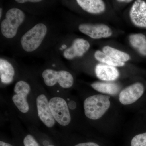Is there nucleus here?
Listing matches in <instances>:
<instances>
[{"label": "nucleus", "instance_id": "obj_1", "mask_svg": "<svg viewBox=\"0 0 146 146\" xmlns=\"http://www.w3.org/2000/svg\"><path fill=\"white\" fill-rule=\"evenodd\" d=\"M110 97L105 95H94L88 97L84 102V113L91 120H98L102 117L110 106Z\"/></svg>", "mask_w": 146, "mask_h": 146}, {"label": "nucleus", "instance_id": "obj_2", "mask_svg": "<svg viewBox=\"0 0 146 146\" xmlns=\"http://www.w3.org/2000/svg\"><path fill=\"white\" fill-rule=\"evenodd\" d=\"M25 19V13L21 9L17 8L9 9L6 13L5 18L1 23V31L3 35L8 39L14 37Z\"/></svg>", "mask_w": 146, "mask_h": 146}, {"label": "nucleus", "instance_id": "obj_3", "mask_svg": "<svg viewBox=\"0 0 146 146\" xmlns=\"http://www.w3.org/2000/svg\"><path fill=\"white\" fill-rule=\"evenodd\" d=\"M47 32L44 24H36L29 30L21 37L22 48L27 52H32L37 49L42 44Z\"/></svg>", "mask_w": 146, "mask_h": 146}, {"label": "nucleus", "instance_id": "obj_4", "mask_svg": "<svg viewBox=\"0 0 146 146\" xmlns=\"http://www.w3.org/2000/svg\"><path fill=\"white\" fill-rule=\"evenodd\" d=\"M50 109L56 121L66 126L71 122V117L67 102L63 98L54 97L49 101Z\"/></svg>", "mask_w": 146, "mask_h": 146}, {"label": "nucleus", "instance_id": "obj_5", "mask_svg": "<svg viewBox=\"0 0 146 146\" xmlns=\"http://www.w3.org/2000/svg\"><path fill=\"white\" fill-rule=\"evenodd\" d=\"M42 77L47 86H52L58 83L62 88L68 89L74 84V78L68 71L46 69L43 72Z\"/></svg>", "mask_w": 146, "mask_h": 146}, {"label": "nucleus", "instance_id": "obj_6", "mask_svg": "<svg viewBox=\"0 0 146 146\" xmlns=\"http://www.w3.org/2000/svg\"><path fill=\"white\" fill-rule=\"evenodd\" d=\"M30 90L29 84L23 80L18 81L14 86V92L16 94L12 96V101L19 111L22 113H26L29 110L27 97Z\"/></svg>", "mask_w": 146, "mask_h": 146}, {"label": "nucleus", "instance_id": "obj_7", "mask_svg": "<svg viewBox=\"0 0 146 146\" xmlns=\"http://www.w3.org/2000/svg\"><path fill=\"white\" fill-rule=\"evenodd\" d=\"M78 29L82 33L94 39L108 38L112 34L111 29L104 24H82Z\"/></svg>", "mask_w": 146, "mask_h": 146}, {"label": "nucleus", "instance_id": "obj_8", "mask_svg": "<svg viewBox=\"0 0 146 146\" xmlns=\"http://www.w3.org/2000/svg\"><path fill=\"white\" fill-rule=\"evenodd\" d=\"M36 104L40 119L47 127H52L56 121L50 109L48 100L44 94H41L37 97Z\"/></svg>", "mask_w": 146, "mask_h": 146}, {"label": "nucleus", "instance_id": "obj_9", "mask_svg": "<svg viewBox=\"0 0 146 146\" xmlns=\"http://www.w3.org/2000/svg\"><path fill=\"white\" fill-rule=\"evenodd\" d=\"M144 90V85L140 82L131 84L120 92L119 96V101L123 105L133 104L143 96Z\"/></svg>", "mask_w": 146, "mask_h": 146}, {"label": "nucleus", "instance_id": "obj_10", "mask_svg": "<svg viewBox=\"0 0 146 146\" xmlns=\"http://www.w3.org/2000/svg\"><path fill=\"white\" fill-rule=\"evenodd\" d=\"M129 17L132 23L138 27L146 28V2L135 1L129 11Z\"/></svg>", "mask_w": 146, "mask_h": 146}, {"label": "nucleus", "instance_id": "obj_11", "mask_svg": "<svg viewBox=\"0 0 146 146\" xmlns=\"http://www.w3.org/2000/svg\"><path fill=\"white\" fill-rule=\"evenodd\" d=\"M90 47L88 41L81 38H77L74 40L71 46L64 51L63 56L68 60L76 57H81L88 51Z\"/></svg>", "mask_w": 146, "mask_h": 146}, {"label": "nucleus", "instance_id": "obj_12", "mask_svg": "<svg viewBox=\"0 0 146 146\" xmlns=\"http://www.w3.org/2000/svg\"><path fill=\"white\" fill-rule=\"evenodd\" d=\"M97 77L105 81H113L119 77V72L116 67L107 65L99 64L95 68Z\"/></svg>", "mask_w": 146, "mask_h": 146}, {"label": "nucleus", "instance_id": "obj_13", "mask_svg": "<svg viewBox=\"0 0 146 146\" xmlns=\"http://www.w3.org/2000/svg\"><path fill=\"white\" fill-rule=\"evenodd\" d=\"M76 2L84 10L88 13L99 14L105 10V5L101 0H77Z\"/></svg>", "mask_w": 146, "mask_h": 146}, {"label": "nucleus", "instance_id": "obj_14", "mask_svg": "<svg viewBox=\"0 0 146 146\" xmlns=\"http://www.w3.org/2000/svg\"><path fill=\"white\" fill-rule=\"evenodd\" d=\"M15 75L14 68L7 60L0 59V78L3 83L9 84L13 80Z\"/></svg>", "mask_w": 146, "mask_h": 146}, {"label": "nucleus", "instance_id": "obj_15", "mask_svg": "<svg viewBox=\"0 0 146 146\" xmlns=\"http://www.w3.org/2000/svg\"><path fill=\"white\" fill-rule=\"evenodd\" d=\"M91 86L97 91L103 94L115 96L120 91L121 87L115 83L103 82H96L91 84Z\"/></svg>", "mask_w": 146, "mask_h": 146}, {"label": "nucleus", "instance_id": "obj_16", "mask_svg": "<svg viewBox=\"0 0 146 146\" xmlns=\"http://www.w3.org/2000/svg\"><path fill=\"white\" fill-rule=\"evenodd\" d=\"M129 40L132 46L136 49L139 53L146 56V37L142 33L131 35Z\"/></svg>", "mask_w": 146, "mask_h": 146}, {"label": "nucleus", "instance_id": "obj_17", "mask_svg": "<svg viewBox=\"0 0 146 146\" xmlns=\"http://www.w3.org/2000/svg\"><path fill=\"white\" fill-rule=\"evenodd\" d=\"M103 52L112 58L120 61L124 62L130 59V56L126 53L121 51L109 46H106L103 48Z\"/></svg>", "mask_w": 146, "mask_h": 146}, {"label": "nucleus", "instance_id": "obj_18", "mask_svg": "<svg viewBox=\"0 0 146 146\" xmlns=\"http://www.w3.org/2000/svg\"><path fill=\"white\" fill-rule=\"evenodd\" d=\"M94 56L96 60L107 65L116 67H123L125 65L124 62H120L115 60L112 57L100 50L97 51L95 52Z\"/></svg>", "mask_w": 146, "mask_h": 146}, {"label": "nucleus", "instance_id": "obj_19", "mask_svg": "<svg viewBox=\"0 0 146 146\" xmlns=\"http://www.w3.org/2000/svg\"><path fill=\"white\" fill-rule=\"evenodd\" d=\"M131 146H146V132L134 136L131 140Z\"/></svg>", "mask_w": 146, "mask_h": 146}, {"label": "nucleus", "instance_id": "obj_20", "mask_svg": "<svg viewBox=\"0 0 146 146\" xmlns=\"http://www.w3.org/2000/svg\"><path fill=\"white\" fill-rule=\"evenodd\" d=\"M23 143L25 146H40L34 137L30 134H28L25 137Z\"/></svg>", "mask_w": 146, "mask_h": 146}, {"label": "nucleus", "instance_id": "obj_21", "mask_svg": "<svg viewBox=\"0 0 146 146\" xmlns=\"http://www.w3.org/2000/svg\"><path fill=\"white\" fill-rule=\"evenodd\" d=\"M74 146H100L98 144L93 142H88V143H81L76 145Z\"/></svg>", "mask_w": 146, "mask_h": 146}, {"label": "nucleus", "instance_id": "obj_22", "mask_svg": "<svg viewBox=\"0 0 146 146\" xmlns=\"http://www.w3.org/2000/svg\"><path fill=\"white\" fill-rule=\"evenodd\" d=\"M16 1L19 3H24L26 2L31 3H37L42 1L40 0H29V1H27V0H16Z\"/></svg>", "mask_w": 146, "mask_h": 146}, {"label": "nucleus", "instance_id": "obj_23", "mask_svg": "<svg viewBox=\"0 0 146 146\" xmlns=\"http://www.w3.org/2000/svg\"><path fill=\"white\" fill-rule=\"evenodd\" d=\"M68 106L70 107L71 109L74 110L75 109L76 107V104L75 102L72 101L69 103V106Z\"/></svg>", "mask_w": 146, "mask_h": 146}, {"label": "nucleus", "instance_id": "obj_24", "mask_svg": "<svg viewBox=\"0 0 146 146\" xmlns=\"http://www.w3.org/2000/svg\"><path fill=\"white\" fill-rule=\"evenodd\" d=\"M0 146H13L10 144L7 143L5 142L1 141L0 142Z\"/></svg>", "mask_w": 146, "mask_h": 146}, {"label": "nucleus", "instance_id": "obj_25", "mask_svg": "<svg viewBox=\"0 0 146 146\" xmlns=\"http://www.w3.org/2000/svg\"><path fill=\"white\" fill-rule=\"evenodd\" d=\"M118 2H121V3H130L132 1L131 0H119V1H117Z\"/></svg>", "mask_w": 146, "mask_h": 146}, {"label": "nucleus", "instance_id": "obj_26", "mask_svg": "<svg viewBox=\"0 0 146 146\" xmlns=\"http://www.w3.org/2000/svg\"><path fill=\"white\" fill-rule=\"evenodd\" d=\"M44 145L45 146H48V142L46 141H44Z\"/></svg>", "mask_w": 146, "mask_h": 146}, {"label": "nucleus", "instance_id": "obj_27", "mask_svg": "<svg viewBox=\"0 0 146 146\" xmlns=\"http://www.w3.org/2000/svg\"><path fill=\"white\" fill-rule=\"evenodd\" d=\"M2 13V9H0V18H1Z\"/></svg>", "mask_w": 146, "mask_h": 146}, {"label": "nucleus", "instance_id": "obj_28", "mask_svg": "<svg viewBox=\"0 0 146 146\" xmlns=\"http://www.w3.org/2000/svg\"><path fill=\"white\" fill-rule=\"evenodd\" d=\"M48 146H55L54 145H49Z\"/></svg>", "mask_w": 146, "mask_h": 146}]
</instances>
